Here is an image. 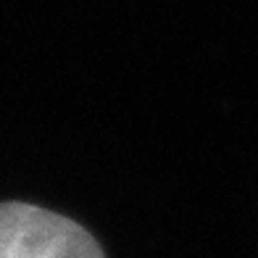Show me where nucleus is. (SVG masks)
Returning <instances> with one entry per match:
<instances>
[{
    "label": "nucleus",
    "mask_w": 258,
    "mask_h": 258,
    "mask_svg": "<svg viewBox=\"0 0 258 258\" xmlns=\"http://www.w3.org/2000/svg\"><path fill=\"white\" fill-rule=\"evenodd\" d=\"M0 258H105L98 240L61 214L0 203Z\"/></svg>",
    "instance_id": "1"
}]
</instances>
